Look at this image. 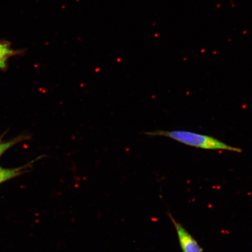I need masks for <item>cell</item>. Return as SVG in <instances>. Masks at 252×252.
I'll return each mask as SVG.
<instances>
[{
    "label": "cell",
    "mask_w": 252,
    "mask_h": 252,
    "mask_svg": "<svg viewBox=\"0 0 252 252\" xmlns=\"http://www.w3.org/2000/svg\"><path fill=\"white\" fill-rule=\"evenodd\" d=\"M150 137H165L178 141L187 146L207 150L228 151L231 152L242 153L239 148L232 147L210 135L195 133L184 130H156L145 132Z\"/></svg>",
    "instance_id": "1"
},
{
    "label": "cell",
    "mask_w": 252,
    "mask_h": 252,
    "mask_svg": "<svg viewBox=\"0 0 252 252\" xmlns=\"http://www.w3.org/2000/svg\"><path fill=\"white\" fill-rule=\"evenodd\" d=\"M168 216L175 226L179 245L183 252H203L202 248L193 236L170 213Z\"/></svg>",
    "instance_id": "2"
},
{
    "label": "cell",
    "mask_w": 252,
    "mask_h": 252,
    "mask_svg": "<svg viewBox=\"0 0 252 252\" xmlns=\"http://www.w3.org/2000/svg\"><path fill=\"white\" fill-rule=\"evenodd\" d=\"M14 54L15 51L9 47L8 44L0 42V68H5L6 62L9 56Z\"/></svg>",
    "instance_id": "3"
},
{
    "label": "cell",
    "mask_w": 252,
    "mask_h": 252,
    "mask_svg": "<svg viewBox=\"0 0 252 252\" xmlns=\"http://www.w3.org/2000/svg\"><path fill=\"white\" fill-rule=\"evenodd\" d=\"M20 171L19 169H5L0 168V184L4 182L8 179L14 178L20 174Z\"/></svg>",
    "instance_id": "4"
},
{
    "label": "cell",
    "mask_w": 252,
    "mask_h": 252,
    "mask_svg": "<svg viewBox=\"0 0 252 252\" xmlns=\"http://www.w3.org/2000/svg\"><path fill=\"white\" fill-rule=\"evenodd\" d=\"M16 142L15 141H12L9 142H4V143H2V142H0V157L1 156L2 154L5 152V151H7L9 148L13 146L15 144Z\"/></svg>",
    "instance_id": "5"
}]
</instances>
